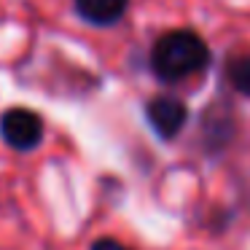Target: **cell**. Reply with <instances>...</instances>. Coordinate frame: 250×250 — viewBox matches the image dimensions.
<instances>
[{
	"label": "cell",
	"instance_id": "4",
	"mask_svg": "<svg viewBox=\"0 0 250 250\" xmlns=\"http://www.w3.org/2000/svg\"><path fill=\"white\" fill-rule=\"evenodd\" d=\"M234 135V119H231V108L226 105H212L205 110L202 116V137H205L207 151H221L229 146Z\"/></svg>",
	"mask_w": 250,
	"mask_h": 250
},
{
	"label": "cell",
	"instance_id": "6",
	"mask_svg": "<svg viewBox=\"0 0 250 250\" xmlns=\"http://www.w3.org/2000/svg\"><path fill=\"white\" fill-rule=\"evenodd\" d=\"M223 76L237 94L250 97V51H239V54L229 57L223 65Z\"/></svg>",
	"mask_w": 250,
	"mask_h": 250
},
{
	"label": "cell",
	"instance_id": "5",
	"mask_svg": "<svg viewBox=\"0 0 250 250\" xmlns=\"http://www.w3.org/2000/svg\"><path fill=\"white\" fill-rule=\"evenodd\" d=\"M129 11V0H76V14L92 27H113Z\"/></svg>",
	"mask_w": 250,
	"mask_h": 250
},
{
	"label": "cell",
	"instance_id": "2",
	"mask_svg": "<svg viewBox=\"0 0 250 250\" xmlns=\"http://www.w3.org/2000/svg\"><path fill=\"white\" fill-rule=\"evenodd\" d=\"M46 124L30 108H8L0 116V140L19 153H30L43 143Z\"/></svg>",
	"mask_w": 250,
	"mask_h": 250
},
{
	"label": "cell",
	"instance_id": "7",
	"mask_svg": "<svg viewBox=\"0 0 250 250\" xmlns=\"http://www.w3.org/2000/svg\"><path fill=\"white\" fill-rule=\"evenodd\" d=\"M89 250H129V248L121 245L119 239H113V237H100V239H94V242L89 245Z\"/></svg>",
	"mask_w": 250,
	"mask_h": 250
},
{
	"label": "cell",
	"instance_id": "3",
	"mask_svg": "<svg viewBox=\"0 0 250 250\" xmlns=\"http://www.w3.org/2000/svg\"><path fill=\"white\" fill-rule=\"evenodd\" d=\"M146 121L159 140H175L188 121V108L172 94H159L146 103Z\"/></svg>",
	"mask_w": 250,
	"mask_h": 250
},
{
	"label": "cell",
	"instance_id": "1",
	"mask_svg": "<svg viewBox=\"0 0 250 250\" xmlns=\"http://www.w3.org/2000/svg\"><path fill=\"white\" fill-rule=\"evenodd\" d=\"M212 54L207 41L194 30H169L159 35L151 49V73L162 83H180L202 73L210 65Z\"/></svg>",
	"mask_w": 250,
	"mask_h": 250
}]
</instances>
